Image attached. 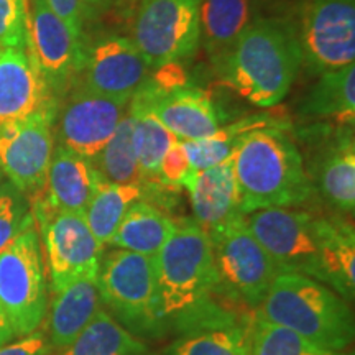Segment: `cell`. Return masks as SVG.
<instances>
[{"label": "cell", "mask_w": 355, "mask_h": 355, "mask_svg": "<svg viewBox=\"0 0 355 355\" xmlns=\"http://www.w3.org/2000/svg\"><path fill=\"white\" fill-rule=\"evenodd\" d=\"M301 64L295 26L282 19H257L216 68L239 96L266 109L283 101Z\"/></svg>", "instance_id": "cell-1"}, {"label": "cell", "mask_w": 355, "mask_h": 355, "mask_svg": "<svg viewBox=\"0 0 355 355\" xmlns=\"http://www.w3.org/2000/svg\"><path fill=\"white\" fill-rule=\"evenodd\" d=\"M243 214L268 207H295L308 201L313 184L303 157L283 127L248 132L232 153Z\"/></svg>", "instance_id": "cell-2"}, {"label": "cell", "mask_w": 355, "mask_h": 355, "mask_svg": "<svg viewBox=\"0 0 355 355\" xmlns=\"http://www.w3.org/2000/svg\"><path fill=\"white\" fill-rule=\"evenodd\" d=\"M257 316L326 350L344 352L354 340V314L349 301L303 275L278 273L257 308Z\"/></svg>", "instance_id": "cell-3"}, {"label": "cell", "mask_w": 355, "mask_h": 355, "mask_svg": "<svg viewBox=\"0 0 355 355\" xmlns=\"http://www.w3.org/2000/svg\"><path fill=\"white\" fill-rule=\"evenodd\" d=\"M153 261L162 327L166 322L180 326L201 321L214 293V263L207 234L194 220L176 222L171 237Z\"/></svg>", "instance_id": "cell-4"}, {"label": "cell", "mask_w": 355, "mask_h": 355, "mask_svg": "<svg viewBox=\"0 0 355 355\" xmlns=\"http://www.w3.org/2000/svg\"><path fill=\"white\" fill-rule=\"evenodd\" d=\"M97 290L104 308L132 334L157 336L163 329L153 257L122 248L102 255Z\"/></svg>", "instance_id": "cell-5"}, {"label": "cell", "mask_w": 355, "mask_h": 355, "mask_svg": "<svg viewBox=\"0 0 355 355\" xmlns=\"http://www.w3.org/2000/svg\"><path fill=\"white\" fill-rule=\"evenodd\" d=\"M207 237L214 263V293L257 311L279 270L248 230L245 217Z\"/></svg>", "instance_id": "cell-6"}, {"label": "cell", "mask_w": 355, "mask_h": 355, "mask_svg": "<svg viewBox=\"0 0 355 355\" xmlns=\"http://www.w3.org/2000/svg\"><path fill=\"white\" fill-rule=\"evenodd\" d=\"M0 304L15 337L40 329L48 309V291L37 225H30L0 254Z\"/></svg>", "instance_id": "cell-7"}, {"label": "cell", "mask_w": 355, "mask_h": 355, "mask_svg": "<svg viewBox=\"0 0 355 355\" xmlns=\"http://www.w3.org/2000/svg\"><path fill=\"white\" fill-rule=\"evenodd\" d=\"M38 234L43 237L53 293L83 278H97L104 245L89 229L86 217L53 211L40 199L32 201Z\"/></svg>", "instance_id": "cell-8"}, {"label": "cell", "mask_w": 355, "mask_h": 355, "mask_svg": "<svg viewBox=\"0 0 355 355\" xmlns=\"http://www.w3.org/2000/svg\"><path fill=\"white\" fill-rule=\"evenodd\" d=\"M201 38V0H141L133 43L152 69L188 60Z\"/></svg>", "instance_id": "cell-9"}, {"label": "cell", "mask_w": 355, "mask_h": 355, "mask_svg": "<svg viewBox=\"0 0 355 355\" xmlns=\"http://www.w3.org/2000/svg\"><path fill=\"white\" fill-rule=\"evenodd\" d=\"M252 235L279 273H296L322 283L319 217L291 207H268L245 216Z\"/></svg>", "instance_id": "cell-10"}, {"label": "cell", "mask_w": 355, "mask_h": 355, "mask_svg": "<svg viewBox=\"0 0 355 355\" xmlns=\"http://www.w3.org/2000/svg\"><path fill=\"white\" fill-rule=\"evenodd\" d=\"M150 71L152 68L132 38L115 33L89 40L84 37L73 87L130 101L152 76Z\"/></svg>", "instance_id": "cell-11"}, {"label": "cell", "mask_w": 355, "mask_h": 355, "mask_svg": "<svg viewBox=\"0 0 355 355\" xmlns=\"http://www.w3.org/2000/svg\"><path fill=\"white\" fill-rule=\"evenodd\" d=\"M298 42L309 73L322 74L352 64L355 0H306Z\"/></svg>", "instance_id": "cell-12"}, {"label": "cell", "mask_w": 355, "mask_h": 355, "mask_svg": "<svg viewBox=\"0 0 355 355\" xmlns=\"http://www.w3.org/2000/svg\"><path fill=\"white\" fill-rule=\"evenodd\" d=\"M55 117V112H44L0 127V170L28 199L38 198L46 183Z\"/></svg>", "instance_id": "cell-13"}, {"label": "cell", "mask_w": 355, "mask_h": 355, "mask_svg": "<svg viewBox=\"0 0 355 355\" xmlns=\"http://www.w3.org/2000/svg\"><path fill=\"white\" fill-rule=\"evenodd\" d=\"M83 42L84 38L78 37L51 10L46 0H32L26 46L56 99L73 87Z\"/></svg>", "instance_id": "cell-14"}, {"label": "cell", "mask_w": 355, "mask_h": 355, "mask_svg": "<svg viewBox=\"0 0 355 355\" xmlns=\"http://www.w3.org/2000/svg\"><path fill=\"white\" fill-rule=\"evenodd\" d=\"M128 102L73 87L58 122L60 146L94 162L125 117Z\"/></svg>", "instance_id": "cell-15"}, {"label": "cell", "mask_w": 355, "mask_h": 355, "mask_svg": "<svg viewBox=\"0 0 355 355\" xmlns=\"http://www.w3.org/2000/svg\"><path fill=\"white\" fill-rule=\"evenodd\" d=\"M132 99L145 104L181 141L209 137L222 125V115L209 94L188 84L163 89L148 79Z\"/></svg>", "instance_id": "cell-16"}, {"label": "cell", "mask_w": 355, "mask_h": 355, "mask_svg": "<svg viewBox=\"0 0 355 355\" xmlns=\"http://www.w3.org/2000/svg\"><path fill=\"white\" fill-rule=\"evenodd\" d=\"M44 112L58 114L56 97L28 46L0 51V127Z\"/></svg>", "instance_id": "cell-17"}, {"label": "cell", "mask_w": 355, "mask_h": 355, "mask_svg": "<svg viewBox=\"0 0 355 355\" xmlns=\"http://www.w3.org/2000/svg\"><path fill=\"white\" fill-rule=\"evenodd\" d=\"M184 188L188 189L194 222L204 232H216L245 214L241 207L232 157L202 171H193Z\"/></svg>", "instance_id": "cell-18"}, {"label": "cell", "mask_w": 355, "mask_h": 355, "mask_svg": "<svg viewBox=\"0 0 355 355\" xmlns=\"http://www.w3.org/2000/svg\"><path fill=\"white\" fill-rule=\"evenodd\" d=\"M101 181L91 159L58 145L53 150L43 193L35 199L43 201L53 211L84 216Z\"/></svg>", "instance_id": "cell-19"}, {"label": "cell", "mask_w": 355, "mask_h": 355, "mask_svg": "<svg viewBox=\"0 0 355 355\" xmlns=\"http://www.w3.org/2000/svg\"><path fill=\"white\" fill-rule=\"evenodd\" d=\"M259 0H204L201 2L202 48L216 66L259 17Z\"/></svg>", "instance_id": "cell-20"}, {"label": "cell", "mask_w": 355, "mask_h": 355, "mask_svg": "<svg viewBox=\"0 0 355 355\" xmlns=\"http://www.w3.org/2000/svg\"><path fill=\"white\" fill-rule=\"evenodd\" d=\"M97 278H83L55 295L50 314V343L64 350L89 326L102 308Z\"/></svg>", "instance_id": "cell-21"}, {"label": "cell", "mask_w": 355, "mask_h": 355, "mask_svg": "<svg viewBox=\"0 0 355 355\" xmlns=\"http://www.w3.org/2000/svg\"><path fill=\"white\" fill-rule=\"evenodd\" d=\"M319 250L322 283L344 300H354L355 235L354 227L339 219L319 217Z\"/></svg>", "instance_id": "cell-22"}, {"label": "cell", "mask_w": 355, "mask_h": 355, "mask_svg": "<svg viewBox=\"0 0 355 355\" xmlns=\"http://www.w3.org/2000/svg\"><path fill=\"white\" fill-rule=\"evenodd\" d=\"M176 222L148 201L135 202L127 211L110 245L114 248L155 257L171 237Z\"/></svg>", "instance_id": "cell-23"}, {"label": "cell", "mask_w": 355, "mask_h": 355, "mask_svg": "<svg viewBox=\"0 0 355 355\" xmlns=\"http://www.w3.org/2000/svg\"><path fill=\"white\" fill-rule=\"evenodd\" d=\"M321 194L332 207L340 212L355 207V145L352 132L343 135L324 152L316 171Z\"/></svg>", "instance_id": "cell-24"}, {"label": "cell", "mask_w": 355, "mask_h": 355, "mask_svg": "<svg viewBox=\"0 0 355 355\" xmlns=\"http://www.w3.org/2000/svg\"><path fill=\"white\" fill-rule=\"evenodd\" d=\"M306 117H332L352 125L355 115V66L322 73L300 105Z\"/></svg>", "instance_id": "cell-25"}, {"label": "cell", "mask_w": 355, "mask_h": 355, "mask_svg": "<svg viewBox=\"0 0 355 355\" xmlns=\"http://www.w3.org/2000/svg\"><path fill=\"white\" fill-rule=\"evenodd\" d=\"M63 355H148V349L102 306Z\"/></svg>", "instance_id": "cell-26"}, {"label": "cell", "mask_w": 355, "mask_h": 355, "mask_svg": "<svg viewBox=\"0 0 355 355\" xmlns=\"http://www.w3.org/2000/svg\"><path fill=\"white\" fill-rule=\"evenodd\" d=\"M283 127V121L270 114H257L250 117L241 119V121L230 123V125L220 127L209 137L199 140L183 141L186 153H188L191 168L193 171H202L212 168L219 163L232 157L234 150L237 148L239 141L247 135L248 132L261 127Z\"/></svg>", "instance_id": "cell-27"}, {"label": "cell", "mask_w": 355, "mask_h": 355, "mask_svg": "<svg viewBox=\"0 0 355 355\" xmlns=\"http://www.w3.org/2000/svg\"><path fill=\"white\" fill-rule=\"evenodd\" d=\"M145 198L144 184H112L104 180L97 186L84 217L102 245H110L127 211Z\"/></svg>", "instance_id": "cell-28"}, {"label": "cell", "mask_w": 355, "mask_h": 355, "mask_svg": "<svg viewBox=\"0 0 355 355\" xmlns=\"http://www.w3.org/2000/svg\"><path fill=\"white\" fill-rule=\"evenodd\" d=\"M130 115L133 119V145L139 158L144 181H158L159 163L168 148L178 140L168 128L158 121L152 110L137 99H130Z\"/></svg>", "instance_id": "cell-29"}, {"label": "cell", "mask_w": 355, "mask_h": 355, "mask_svg": "<svg viewBox=\"0 0 355 355\" xmlns=\"http://www.w3.org/2000/svg\"><path fill=\"white\" fill-rule=\"evenodd\" d=\"M96 170L105 183L112 184H144L139 158L133 145V119L130 112L115 128L112 139L94 159Z\"/></svg>", "instance_id": "cell-30"}, {"label": "cell", "mask_w": 355, "mask_h": 355, "mask_svg": "<svg viewBox=\"0 0 355 355\" xmlns=\"http://www.w3.org/2000/svg\"><path fill=\"white\" fill-rule=\"evenodd\" d=\"M245 345L248 355H345L318 347L296 332L259 316L245 331Z\"/></svg>", "instance_id": "cell-31"}, {"label": "cell", "mask_w": 355, "mask_h": 355, "mask_svg": "<svg viewBox=\"0 0 355 355\" xmlns=\"http://www.w3.org/2000/svg\"><path fill=\"white\" fill-rule=\"evenodd\" d=\"M165 355H248L245 332L230 326L189 332L178 339Z\"/></svg>", "instance_id": "cell-32"}, {"label": "cell", "mask_w": 355, "mask_h": 355, "mask_svg": "<svg viewBox=\"0 0 355 355\" xmlns=\"http://www.w3.org/2000/svg\"><path fill=\"white\" fill-rule=\"evenodd\" d=\"M35 224L32 202L10 181L0 183V254Z\"/></svg>", "instance_id": "cell-33"}, {"label": "cell", "mask_w": 355, "mask_h": 355, "mask_svg": "<svg viewBox=\"0 0 355 355\" xmlns=\"http://www.w3.org/2000/svg\"><path fill=\"white\" fill-rule=\"evenodd\" d=\"M53 12L78 37H86V28L104 15L114 0H46Z\"/></svg>", "instance_id": "cell-34"}, {"label": "cell", "mask_w": 355, "mask_h": 355, "mask_svg": "<svg viewBox=\"0 0 355 355\" xmlns=\"http://www.w3.org/2000/svg\"><path fill=\"white\" fill-rule=\"evenodd\" d=\"M28 44V6L26 0H0V51L26 48Z\"/></svg>", "instance_id": "cell-35"}, {"label": "cell", "mask_w": 355, "mask_h": 355, "mask_svg": "<svg viewBox=\"0 0 355 355\" xmlns=\"http://www.w3.org/2000/svg\"><path fill=\"white\" fill-rule=\"evenodd\" d=\"M193 175V168H191L188 153L183 141L176 140L159 163L158 181L163 186L171 189L184 188L188 178Z\"/></svg>", "instance_id": "cell-36"}, {"label": "cell", "mask_w": 355, "mask_h": 355, "mask_svg": "<svg viewBox=\"0 0 355 355\" xmlns=\"http://www.w3.org/2000/svg\"><path fill=\"white\" fill-rule=\"evenodd\" d=\"M51 352L50 337L38 329L0 347V355H51Z\"/></svg>", "instance_id": "cell-37"}, {"label": "cell", "mask_w": 355, "mask_h": 355, "mask_svg": "<svg viewBox=\"0 0 355 355\" xmlns=\"http://www.w3.org/2000/svg\"><path fill=\"white\" fill-rule=\"evenodd\" d=\"M15 339V332L12 329V324L8 321V316L3 309V306L0 304V347Z\"/></svg>", "instance_id": "cell-38"}, {"label": "cell", "mask_w": 355, "mask_h": 355, "mask_svg": "<svg viewBox=\"0 0 355 355\" xmlns=\"http://www.w3.org/2000/svg\"><path fill=\"white\" fill-rule=\"evenodd\" d=\"M122 2H130V3H135V2H141V0H122Z\"/></svg>", "instance_id": "cell-39"}, {"label": "cell", "mask_w": 355, "mask_h": 355, "mask_svg": "<svg viewBox=\"0 0 355 355\" xmlns=\"http://www.w3.org/2000/svg\"><path fill=\"white\" fill-rule=\"evenodd\" d=\"M2 175L3 173H2V170H0V183H2Z\"/></svg>", "instance_id": "cell-40"}]
</instances>
